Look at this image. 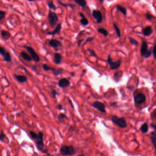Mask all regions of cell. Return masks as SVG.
I'll return each instance as SVG.
<instances>
[{"instance_id": "cell-1", "label": "cell", "mask_w": 156, "mask_h": 156, "mask_svg": "<svg viewBox=\"0 0 156 156\" xmlns=\"http://www.w3.org/2000/svg\"><path fill=\"white\" fill-rule=\"evenodd\" d=\"M44 134L42 132L39 131L38 133L37 137L35 139H34V140L35 141V143L36 145V147L37 149L39 151H40L42 153H45L47 155H49L48 154V151L47 150H45L44 149Z\"/></svg>"}, {"instance_id": "cell-2", "label": "cell", "mask_w": 156, "mask_h": 156, "mask_svg": "<svg viewBox=\"0 0 156 156\" xmlns=\"http://www.w3.org/2000/svg\"><path fill=\"white\" fill-rule=\"evenodd\" d=\"M60 153L63 156H72L77 153V150L72 145H64L60 148Z\"/></svg>"}, {"instance_id": "cell-3", "label": "cell", "mask_w": 156, "mask_h": 156, "mask_svg": "<svg viewBox=\"0 0 156 156\" xmlns=\"http://www.w3.org/2000/svg\"><path fill=\"white\" fill-rule=\"evenodd\" d=\"M48 17L49 25L51 28H54L56 27L59 22V19L56 13L49 10L48 15Z\"/></svg>"}, {"instance_id": "cell-4", "label": "cell", "mask_w": 156, "mask_h": 156, "mask_svg": "<svg viewBox=\"0 0 156 156\" xmlns=\"http://www.w3.org/2000/svg\"><path fill=\"white\" fill-rule=\"evenodd\" d=\"M140 51L141 56L145 59L149 58L152 53L151 49H148V44L145 41H143L141 44Z\"/></svg>"}, {"instance_id": "cell-5", "label": "cell", "mask_w": 156, "mask_h": 156, "mask_svg": "<svg viewBox=\"0 0 156 156\" xmlns=\"http://www.w3.org/2000/svg\"><path fill=\"white\" fill-rule=\"evenodd\" d=\"M111 121L121 128H126L127 127V124L124 118H119L117 116H112Z\"/></svg>"}, {"instance_id": "cell-6", "label": "cell", "mask_w": 156, "mask_h": 156, "mask_svg": "<svg viewBox=\"0 0 156 156\" xmlns=\"http://www.w3.org/2000/svg\"><path fill=\"white\" fill-rule=\"evenodd\" d=\"M134 101L136 105H141L145 103L146 101V97L142 93H135V92L133 94Z\"/></svg>"}, {"instance_id": "cell-7", "label": "cell", "mask_w": 156, "mask_h": 156, "mask_svg": "<svg viewBox=\"0 0 156 156\" xmlns=\"http://www.w3.org/2000/svg\"><path fill=\"white\" fill-rule=\"evenodd\" d=\"M107 61L108 64L109 65L110 69L112 70H114L119 68L121 64V61L120 59H119L116 61H113L110 57V55H109L108 56Z\"/></svg>"}, {"instance_id": "cell-8", "label": "cell", "mask_w": 156, "mask_h": 156, "mask_svg": "<svg viewBox=\"0 0 156 156\" xmlns=\"http://www.w3.org/2000/svg\"><path fill=\"white\" fill-rule=\"evenodd\" d=\"M28 53L30 54V56L32 58L33 60L35 62H39L40 61V57L35 51L34 49L29 46H26L25 47Z\"/></svg>"}, {"instance_id": "cell-9", "label": "cell", "mask_w": 156, "mask_h": 156, "mask_svg": "<svg viewBox=\"0 0 156 156\" xmlns=\"http://www.w3.org/2000/svg\"><path fill=\"white\" fill-rule=\"evenodd\" d=\"M92 107L97 109L101 113H106V110H105L106 106L103 103L98 101H96L92 103Z\"/></svg>"}, {"instance_id": "cell-10", "label": "cell", "mask_w": 156, "mask_h": 156, "mask_svg": "<svg viewBox=\"0 0 156 156\" xmlns=\"http://www.w3.org/2000/svg\"><path fill=\"white\" fill-rule=\"evenodd\" d=\"M92 17L96 20L98 24H101L102 23L103 21V16L100 11L93 10L92 11Z\"/></svg>"}, {"instance_id": "cell-11", "label": "cell", "mask_w": 156, "mask_h": 156, "mask_svg": "<svg viewBox=\"0 0 156 156\" xmlns=\"http://www.w3.org/2000/svg\"><path fill=\"white\" fill-rule=\"evenodd\" d=\"M49 45L55 49H57L58 47L62 46V43L57 39H51L49 41Z\"/></svg>"}, {"instance_id": "cell-12", "label": "cell", "mask_w": 156, "mask_h": 156, "mask_svg": "<svg viewBox=\"0 0 156 156\" xmlns=\"http://www.w3.org/2000/svg\"><path fill=\"white\" fill-rule=\"evenodd\" d=\"M58 84L60 88H64L68 87L69 86L71 85V83L69 79L64 77L60 79L58 81Z\"/></svg>"}, {"instance_id": "cell-13", "label": "cell", "mask_w": 156, "mask_h": 156, "mask_svg": "<svg viewBox=\"0 0 156 156\" xmlns=\"http://www.w3.org/2000/svg\"><path fill=\"white\" fill-rule=\"evenodd\" d=\"M61 29H62L61 24H58L53 31L47 32V34L48 35H55L56 34H59Z\"/></svg>"}, {"instance_id": "cell-14", "label": "cell", "mask_w": 156, "mask_h": 156, "mask_svg": "<svg viewBox=\"0 0 156 156\" xmlns=\"http://www.w3.org/2000/svg\"><path fill=\"white\" fill-rule=\"evenodd\" d=\"M14 77L15 79L20 84H23L24 82H26L28 80L27 77L23 75H16L15 74H14Z\"/></svg>"}, {"instance_id": "cell-15", "label": "cell", "mask_w": 156, "mask_h": 156, "mask_svg": "<svg viewBox=\"0 0 156 156\" xmlns=\"http://www.w3.org/2000/svg\"><path fill=\"white\" fill-rule=\"evenodd\" d=\"M62 60V56L59 53H56L54 54V62L56 65H59L61 63Z\"/></svg>"}, {"instance_id": "cell-16", "label": "cell", "mask_w": 156, "mask_h": 156, "mask_svg": "<svg viewBox=\"0 0 156 156\" xmlns=\"http://www.w3.org/2000/svg\"><path fill=\"white\" fill-rule=\"evenodd\" d=\"M1 37L2 39H4V40H8L9 39L11 38V33L8 31L2 30L1 32Z\"/></svg>"}, {"instance_id": "cell-17", "label": "cell", "mask_w": 156, "mask_h": 156, "mask_svg": "<svg viewBox=\"0 0 156 156\" xmlns=\"http://www.w3.org/2000/svg\"><path fill=\"white\" fill-rule=\"evenodd\" d=\"M20 55L21 56L22 58L24 59V60H25L27 61L28 62H30L33 59L31 56H29L28 54L25 51H21L20 53Z\"/></svg>"}, {"instance_id": "cell-18", "label": "cell", "mask_w": 156, "mask_h": 156, "mask_svg": "<svg viewBox=\"0 0 156 156\" xmlns=\"http://www.w3.org/2000/svg\"><path fill=\"white\" fill-rule=\"evenodd\" d=\"M153 30L151 26H147L143 29L142 33L143 35L145 36H149L152 34Z\"/></svg>"}, {"instance_id": "cell-19", "label": "cell", "mask_w": 156, "mask_h": 156, "mask_svg": "<svg viewBox=\"0 0 156 156\" xmlns=\"http://www.w3.org/2000/svg\"><path fill=\"white\" fill-rule=\"evenodd\" d=\"M150 140L151 142L154 146L156 154V131H154L151 133Z\"/></svg>"}, {"instance_id": "cell-20", "label": "cell", "mask_w": 156, "mask_h": 156, "mask_svg": "<svg viewBox=\"0 0 156 156\" xmlns=\"http://www.w3.org/2000/svg\"><path fill=\"white\" fill-rule=\"evenodd\" d=\"M57 2H58L59 4L60 5H61V6H62L65 7H70L72 10H75L76 7V6L74 4H71V3H64L62 2H61L60 0H57Z\"/></svg>"}, {"instance_id": "cell-21", "label": "cell", "mask_w": 156, "mask_h": 156, "mask_svg": "<svg viewBox=\"0 0 156 156\" xmlns=\"http://www.w3.org/2000/svg\"><path fill=\"white\" fill-rule=\"evenodd\" d=\"M74 2L79 6L82 8H85L87 5V2L86 0H74Z\"/></svg>"}, {"instance_id": "cell-22", "label": "cell", "mask_w": 156, "mask_h": 156, "mask_svg": "<svg viewBox=\"0 0 156 156\" xmlns=\"http://www.w3.org/2000/svg\"><path fill=\"white\" fill-rule=\"evenodd\" d=\"M123 75V72L121 71H117L113 75V78L116 82L120 81V80Z\"/></svg>"}, {"instance_id": "cell-23", "label": "cell", "mask_w": 156, "mask_h": 156, "mask_svg": "<svg viewBox=\"0 0 156 156\" xmlns=\"http://www.w3.org/2000/svg\"><path fill=\"white\" fill-rule=\"evenodd\" d=\"M47 6L50 9L53 11H56L57 10V7L54 3L53 0H48L47 2Z\"/></svg>"}, {"instance_id": "cell-24", "label": "cell", "mask_w": 156, "mask_h": 156, "mask_svg": "<svg viewBox=\"0 0 156 156\" xmlns=\"http://www.w3.org/2000/svg\"><path fill=\"white\" fill-rule=\"evenodd\" d=\"M50 71H52V72L53 73L54 75L55 76H57L58 75L61 74L63 73V70L62 69H56L55 68H54L52 67H51Z\"/></svg>"}, {"instance_id": "cell-25", "label": "cell", "mask_w": 156, "mask_h": 156, "mask_svg": "<svg viewBox=\"0 0 156 156\" xmlns=\"http://www.w3.org/2000/svg\"><path fill=\"white\" fill-rule=\"evenodd\" d=\"M116 8L117 9V10L119 11H120V12H121V13H123L124 15H126L127 14V10L124 7H122L120 5H117L116 6Z\"/></svg>"}, {"instance_id": "cell-26", "label": "cell", "mask_w": 156, "mask_h": 156, "mask_svg": "<svg viewBox=\"0 0 156 156\" xmlns=\"http://www.w3.org/2000/svg\"><path fill=\"white\" fill-rule=\"evenodd\" d=\"M3 57V60L4 61L7 62H10L12 61V57H11L10 54L8 51H7Z\"/></svg>"}, {"instance_id": "cell-27", "label": "cell", "mask_w": 156, "mask_h": 156, "mask_svg": "<svg viewBox=\"0 0 156 156\" xmlns=\"http://www.w3.org/2000/svg\"><path fill=\"white\" fill-rule=\"evenodd\" d=\"M140 130L141 131V132L143 134H145V133L148 132V124L145 123H144L141 127Z\"/></svg>"}, {"instance_id": "cell-28", "label": "cell", "mask_w": 156, "mask_h": 156, "mask_svg": "<svg viewBox=\"0 0 156 156\" xmlns=\"http://www.w3.org/2000/svg\"><path fill=\"white\" fill-rule=\"evenodd\" d=\"M97 31H98V33L103 34V35H104L105 37H107L108 36V35H109L108 32L107 31L106 29H105L104 28H99L98 29Z\"/></svg>"}, {"instance_id": "cell-29", "label": "cell", "mask_w": 156, "mask_h": 156, "mask_svg": "<svg viewBox=\"0 0 156 156\" xmlns=\"http://www.w3.org/2000/svg\"><path fill=\"white\" fill-rule=\"evenodd\" d=\"M80 23L81 24V25L84 26H88L89 24V21L86 17L81 18V19L80 20Z\"/></svg>"}, {"instance_id": "cell-30", "label": "cell", "mask_w": 156, "mask_h": 156, "mask_svg": "<svg viewBox=\"0 0 156 156\" xmlns=\"http://www.w3.org/2000/svg\"><path fill=\"white\" fill-rule=\"evenodd\" d=\"M66 116L65 113H60L59 115L57 117L59 122L61 123L62 121L64 120V119H66Z\"/></svg>"}, {"instance_id": "cell-31", "label": "cell", "mask_w": 156, "mask_h": 156, "mask_svg": "<svg viewBox=\"0 0 156 156\" xmlns=\"http://www.w3.org/2000/svg\"><path fill=\"white\" fill-rule=\"evenodd\" d=\"M113 26L116 33L117 34V35L120 38V36H121V33H120V31L119 28L116 25V24H115V23L113 24Z\"/></svg>"}, {"instance_id": "cell-32", "label": "cell", "mask_w": 156, "mask_h": 156, "mask_svg": "<svg viewBox=\"0 0 156 156\" xmlns=\"http://www.w3.org/2000/svg\"><path fill=\"white\" fill-rule=\"evenodd\" d=\"M6 14V12L5 11L2 10L0 11V21H2L4 19Z\"/></svg>"}, {"instance_id": "cell-33", "label": "cell", "mask_w": 156, "mask_h": 156, "mask_svg": "<svg viewBox=\"0 0 156 156\" xmlns=\"http://www.w3.org/2000/svg\"><path fill=\"white\" fill-rule=\"evenodd\" d=\"M87 51L90 53L91 56H93L94 57H97L96 54L95 53V52L94 51L93 49L88 48V49H87Z\"/></svg>"}, {"instance_id": "cell-34", "label": "cell", "mask_w": 156, "mask_h": 156, "mask_svg": "<svg viewBox=\"0 0 156 156\" xmlns=\"http://www.w3.org/2000/svg\"><path fill=\"white\" fill-rule=\"evenodd\" d=\"M129 39H130V43L133 45H138V42H137V40H136L135 39H133L132 38H129Z\"/></svg>"}, {"instance_id": "cell-35", "label": "cell", "mask_w": 156, "mask_h": 156, "mask_svg": "<svg viewBox=\"0 0 156 156\" xmlns=\"http://www.w3.org/2000/svg\"><path fill=\"white\" fill-rule=\"evenodd\" d=\"M5 138H7L6 135L5 134L3 130H2L1 133V135H0V140L2 142H4V139Z\"/></svg>"}, {"instance_id": "cell-36", "label": "cell", "mask_w": 156, "mask_h": 156, "mask_svg": "<svg viewBox=\"0 0 156 156\" xmlns=\"http://www.w3.org/2000/svg\"><path fill=\"white\" fill-rule=\"evenodd\" d=\"M7 51L6 49L4 47H2V46L0 47V54L2 56H4L5 54H6Z\"/></svg>"}, {"instance_id": "cell-37", "label": "cell", "mask_w": 156, "mask_h": 156, "mask_svg": "<svg viewBox=\"0 0 156 156\" xmlns=\"http://www.w3.org/2000/svg\"><path fill=\"white\" fill-rule=\"evenodd\" d=\"M43 69L45 71H50L51 69V67H49L46 64H44L42 66Z\"/></svg>"}, {"instance_id": "cell-38", "label": "cell", "mask_w": 156, "mask_h": 156, "mask_svg": "<svg viewBox=\"0 0 156 156\" xmlns=\"http://www.w3.org/2000/svg\"><path fill=\"white\" fill-rule=\"evenodd\" d=\"M29 134H30V136L33 139H35L37 137V135L38 134H36V133L34 132L33 131H30L29 132Z\"/></svg>"}, {"instance_id": "cell-39", "label": "cell", "mask_w": 156, "mask_h": 156, "mask_svg": "<svg viewBox=\"0 0 156 156\" xmlns=\"http://www.w3.org/2000/svg\"><path fill=\"white\" fill-rule=\"evenodd\" d=\"M151 117L153 120H156V109H154L151 115Z\"/></svg>"}, {"instance_id": "cell-40", "label": "cell", "mask_w": 156, "mask_h": 156, "mask_svg": "<svg viewBox=\"0 0 156 156\" xmlns=\"http://www.w3.org/2000/svg\"><path fill=\"white\" fill-rule=\"evenodd\" d=\"M51 94L53 98H56V95L58 94V92L55 89H52L51 90Z\"/></svg>"}, {"instance_id": "cell-41", "label": "cell", "mask_w": 156, "mask_h": 156, "mask_svg": "<svg viewBox=\"0 0 156 156\" xmlns=\"http://www.w3.org/2000/svg\"><path fill=\"white\" fill-rule=\"evenodd\" d=\"M152 54L154 56V58L156 60V44H155L153 49L152 50Z\"/></svg>"}, {"instance_id": "cell-42", "label": "cell", "mask_w": 156, "mask_h": 156, "mask_svg": "<svg viewBox=\"0 0 156 156\" xmlns=\"http://www.w3.org/2000/svg\"><path fill=\"white\" fill-rule=\"evenodd\" d=\"M94 39V37H88V38H87V39H86L85 42V43H87V42H91ZM84 43V44H85Z\"/></svg>"}, {"instance_id": "cell-43", "label": "cell", "mask_w": 156, "mask_h": 156, "mask_svg": "<svg viewBox=\"0 0 156 156\" xmlns=\"http://www.w3.org/2000/svg\"><path fill=\"white\" fill-rule=\"evenodd\" d=\"M145 17L148 19V20L152 19V16L151 14H150L149 13H146L145 14Z\"/></svg>"}, {"instance_id": "cell-44", "label": "cell", "mask_w": 156, "mask_h": 156, "mask_svg": "<svg viewBox=\"0 0 156 156\" xmlns=\"http://www.w3.org/2000/svg\"><path fill=\"white\" fill-rule=\"evenodd\" d=\"M85 40L84 39H80L79 40L77 41V45L78 46L80 47V46H81V43L82 42H83L84 41H85Z\"/></svg>"}, {"instance_id": "cell-45", "label": "cell", "mask_w": 156, "mask_h": 156, "mask_svg": "<svg viewBox=\"0 0 156 156\" xmlns=\"http://www.w3.org/2000/svg\"><path fill=\"white\" fill-rule=\"evenodd\" d=\"M56 108H57V109H59V110H61L63 109V106H62L61 105H60V104H58V105H57V106H56Z\"/></svg>"}, {"instance_id": "cell-46", "label": "cell", "mask_w": 156, "mask_h": 156, "mask_svg": "<svg viewBox=\"0 0 156 156\" xmlns=\"http://www.w3.org/2000/svg\"><path fill=\"white\" fill-rule=\"evenodd\" d=\"M68 101L69 103H70V106H71V108L72 109H74V105H73L72 101L70 99H68Z\"/></svg>"}, {"instance_id": "cell-47", "label": "cell", "mask_w": 156, "mask_h": 156, "mask_svg": "<svg viewBox=\"0 0 156 156\" xmlns=\"http://www.w3.org/2000/svg\"><path fill=\"white\" fill-rule=\"evenodd\" d=\"M69 130H71V131H75L76 130V129H75L74 126H71L69 127Z\"/></svg>"}, {"instance_id": "cell-48", "label": "cell", "mask_w": 156, "mask_h": 156, "mask_svg": "<svg viewBox=\"0 0 156 156\" xmlns=\"http://www.w3.org/2000/svg\"><path fill=\"white\" fill-rule=\"evenodd\" d=\"M79 15L80 16V17H81V18H82V17H85V16L84 15V13L81 12H80L79 13Z\"/></svg>"}, {"instance_id": "cell-49", "label": "cell", "mask_w": 156, "mask_h": 156, "mask_svg": "<svg viewBox=\"0 0 156 156\" xmlns=\"http://www.w3.org/2000/svg\"><path fill=\"white\" fill-rule=\"evenodd\" d=\"M117 105V103L116 102H113V103H110V106H116V105Z\"/></svg>"}, {"instance_id": "cell-50", "label": "cell", "mask_w": 156, "mask_h": 156, "mask_svg": "<svg viewBox=\"0 0 156 156\" xmlns=\"http://www.w3.org/2000/svg\"><path fill=\"white\" fill-rule=\"evenodd\" d=\"M150 125H151V126L152 127V128H153L154 129H155V130H156V125H155L154 124H150Z\"/></svg>"}, {"instance_id": "cell-51", "label": "cell", "mask_w": 156, "mask_h": 156, "mask_svg": "<svg viewBox=\"0 0 156 156\" xmlns=\"http://www.w3.org/2000/svg\"><path fill=\"white\" fill-rule=\"evenodd\" d=\"M32 70L34 71H36L37 70V66H32Z\"/></svg>"}, {"instance_id": "cell-52", "label": "cell", "mask_w": 156, "mask_h": 156, "mask_svg": "<svg viewBox=\"0 0 156 156\" xmlns=\"http://www.w3.org/2000/svg\"><path fill=\"white\" fill-rule=\"evenodd\" d=\"M70 75L71 77H74L75 76V73L71 72L70 73Z\"/></svg>"}, {"instance_id": "cell-53", "label": "cell", "mask_w": 156, "mask_h": 156, "mask_svg": "<svg viewBox=\"0 0 156 156\" xmlns=\"http://www.w3.org/2000/svg\"><path fill=\"white\" fill-rule=\"evenodd\" d=\"M98 1H99V2L101 4H103L104 2V1H105V0H98Z\"/></svg>"}, {"instance_id": "cell-54", "label": "cell", "mask_w": 156, "mask_h": 156, "mask_svg": "<svg viewBox=\"0 0 156 156\" xmlns=\"http://www.w3.org/2000/svg\"><path fill=\"white\" fill-rule=\"evenodd\" d=\"M27 1L28 2H34V1H36V0H27Z\"/></svg>"}, {"instance_id": "cell-55", "label": "cell", "mask_w": 156, "mask_h": 156, "mask_svg": "<svg viewBox=\"0 0 156 156\" xmlns=\"http://www.w3.org/2000/svg\"><path fill=\"white\" fill-rule=\"evenodd\" d=\"M79 156H85V155H84V154H80V155H79Z\"/></svg>"}]
</instances>
